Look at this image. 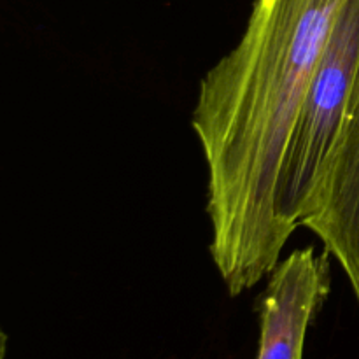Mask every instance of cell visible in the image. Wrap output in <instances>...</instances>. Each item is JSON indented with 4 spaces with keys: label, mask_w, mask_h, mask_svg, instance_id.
<instances>
[{
    "label": "cell",
    "mask_w": 359,
    "mask_h": 359,
    "mask_svg": "<svg viewBox=\"0 0 359 359\" xmlns=\"http://www.w3.org/2000/svg\"><path fill=\"white\" fill-rule=\"evenodd\" d=\"M7 344H9L7 333L4 332L2 326H0V359H6L7 356Z\"/></svg>",
    "instance_id": "cell-5"
},
{
    "label": "cell",
    "mask_w": 359,
    "mask_h": 359,
    "mask_svg": "<svg viewBox=\"0 0 359 359\" xmlns=\"http://www.w3.org/2000/svg\"><path fill=\"white\" fill-rule=\"evenodd\" d=\"M359 72V0H346L302 102L277 191V221L286 241L300 228L325 172Z\"/></svg>",
    "instance_id": "cell-2"
},
{
    "label": "cell",
    "mask_w": 359,
    "mask_h": 359,
    "mask_svg": "<svg viewBox=\"0 0 359 359\" xmlns=\"http://www.w3.org/2000/svg\"><path fill=\"white\" fill-rule=\"evenodd\" d=\"M330 255L293 251L270 272L259 300L256 359H304L312 321L330 293Z\"/></svg>",
    "instance_id": "cell-4"
},
{
    "label": "cell",
    "mask_w": 359,
    "mask_h": 359,
    "mask_svg": "<svg viewBox=\"0 0 359 359\" xmlns=\"http://www.w3.org/2000/svg\"><path fill=\"white\" fill-rule=\"evenodd\" d=\"M346 0H256L238 44L207 70L191 128L207 165L209 251L230 297L270 276L287 244L277 191L287 144Z\"/></svg>",
    "instance_id": "cell-1"
},
{
    "label": "cell",
    "mask_w": 359,
    "mask_h": 359,
    "mask_svg": "<svg viewBox=\"0 0 359 359\" xmlns=\"http://www.w3.org/2000/svg\"><path fill=\"white\" fill-rule=\"evenodd\" d=\"M300 226L309 228L337 259L359 305V72Z\"/></svg>",
    "instance_id": "cell-3"
}]
</instances>
